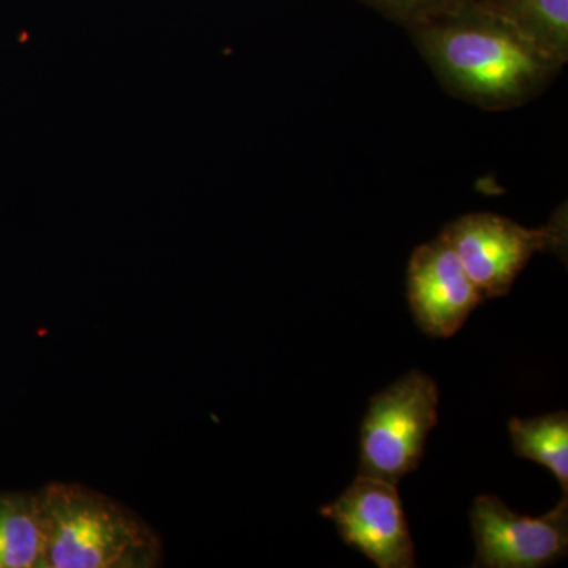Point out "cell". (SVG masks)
Instances as JSON below:
<instances>
[{"label":"cell","mask_w":568,"mask_h":568,"mask_svg":"<svg viewBox=\"0 0 568 568\" xmlns=\"http://www.w3.org/2000/svg\"><path fill=\"white\" fill-rule=\"evenodd\" d=\"M426 47L448 80L485 102L523 95L547 63L503 24L443 28Z\"/></svg>","instance_id":"cell-2"},{"label":"cell","mask_w":568,"mask_h":568,"mask_svg":"<svg viewBox=\"0 0 568 568\" xmlns=\"http://www.w3.org/2000/svg\"><path fill=\"white\" fill-rule=\"evenodd\" d=\"M559 231H530L504 216L473 213L444 231L463 267L484 298L500 297L510 291L530 256L560 244Z\"/></svg>","instance_id":"cell-6"},{"label":"cell","mask_w":568,"mask_h":568,"mask_svg":"<svg viewBox=\"0 0 568 568\" xmlns=\"http://www.w3.org/2000/svg\"><path fill=\"white\" fill-rule=\"evenodd\" d=\"M491 11L545 62L567 61L568 0H491Z\"/></svg>","instance_id":"cell-8"},{"label":"cell","mask_w":568,"mask_h":568,"mask_svg":"<svg viewBox=\"0 0 568 568\" xmlns=\"http://www.w3.org/2000/svg\"><path fill=\"white\" fill-rule=\"evenodd\" d=\"M343 541L379 568L416 567V549L395 484L362 476L335 503L321 508Z\"/></svg>","instance_id":"cell-5"},{"label":"cell","mask_w":568,"mask_h":568,"mask_svg":"<svg viewBox=\"0 0 568 568\" xmlns=\"http://www.w3.org/2000/svg\"><path fill=\"white\" fill-rule=\"evenodd\" d=\"M407 298L418 327L433 338L457 334L473 310L485 301L443 235L418 246L410 257Z\"/></svg>","instance_id":"cell-7"},{"label":"cell","mask_w":568,"mask_h":568,"mask_svg":"<svg viewBox=\"0 0 568 568\" xmlns=\"http://www.w3.org/2000/svg\"><path fill=\"white\" fill-rule=\"evenodd\" d=\"M39 491H0V568H43Z\"/></svg>","instance_id":"cell-9"},{"label":"cell","mask_w":568,"mask_h":568,"mask_svg":"<svg viewBox=\"0 0 568 568\" xmlns=\"http://www.w3.org/2000/svg\"><path fill=\"white\" fill-rule=\"evenodd\" d=\"M476 562L484 568H540L567 558L568 500L540 518L510 510L491 495L478 496L470 511Z\"/></svg>","instance_id":"cell-4"},{"label":"cell","mask_w":568,"mask_h":568,"mask_svg":"<svg viewBox=\"0 0 568 568\" xmlns=\"http://www.w3.org/2000/svg\"><path fill=\"white\" fill-rule=\"evenodd\" d=\"M437 405L435 381L417 369L373 396L362 424L358 474L398 485L414 473L437 424Z\"/></svg>","instance_id":"cell-3"},{"label":"cell","mask_w":568,"mask_h":568,"mask_svg":"<svg viewBox=\"0 0 568 568\" xmlns=\"http://www.w3.org/2000/svg\"><path fill=\"white\" fill-rule=\"evenodd\" d=\"M511 446L519 458L548 467L568 491V414L559 410L536 418L508 422Z\"/></svg>","instance_id":"cell-10"},{"label":"cell","mask_w":568,"mask_h":568,"mask_svg":"<svg viewBox=\"0 0 568 568\" xmlns=\"http://www.w3.org/2000/svg\"><path fill=\"white\" fill-rule=\"evenodd\" d=\"M44 521L43 568H153L163 545L134 511L84 485L52 481L39 489Z\"/></svg>","instance_id":"cell-1"}]
</instances>
